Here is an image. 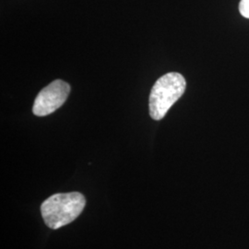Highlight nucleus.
I'll list each match as a JSON object with an SVG mask.
<instances>
[{
	"instance_id": "1",
	"label": "nucleus",
	"mask_w": 249,
	"mask_h": 249,
	"mask_svg": "<svg viewBox=\"0 0 249 249\" xmlns=\"http://www.w3.org/2000/svg\"><path fill=\"white\" fill-rule=\"evenodd\" d=\"M86 205L85 196L80 192L57 193L46 198L41 205L45 224L53 230L74 222Z\"/></svg>"
},
{
	"instance_id": "2",
	"label": "nucleus",
	"mask_w": 249,
	"mask_h": 249,
	"mask_svg": "<svg viewBox=\"0 0 249 249\" xmlns=\"http://www.w3.org/2000/svg\"><path fill=\"white\" fill-rule=\"evenodd\" d=\"M187 87L185 78L178 72H170L159 78L150 94V116L161 120L170 108L184 94Z\"/></svg>"
},
{
	"instance_id": "4",
	"label": "nucleus",
	"mask_w": 249,
	"mask_h": 249,
	"mask_svg": "<svg viewBox=\"0 0 249 249\" xmlns=\"http://www.w3.org/2000/svg\"><path fill=\"white\" fill-rule=\"evenodd\" d=\"M239 11L243 17L249 18V0H241L239 3Z\"/></svg>"
},
{
	"instance_id": "3",
	"label": "nucleus",
	"mask_w": 249,
	"mask_h": 249,
	"mask_svg": "<svg viewBox=\"0 0 249 249\" xmlns=\"http://www.w3.org/2000/svg\"><path fill=\"white\" fill-rule=\"evenodd\" d=\"M71 92L69 83L61 80L51 82L42 89L35 101L33 112L36 116H45L53 113L68 99Z\"/></svg>"
}]
</instances>
